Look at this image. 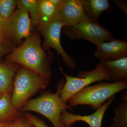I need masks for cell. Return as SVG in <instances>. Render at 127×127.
I'll return each mask as SVG.
<instances>
[{
  "label": "cell",
  "instance_id": "obj_1",
  "mask_svg": "<svg viewBox=\"0 0 127 127\" xmlns=\"http://www.w3.org/2000/svg\"><path fill=\"white\" fill-rule=\"evenodd\" d=\"M34 30L23 43L6 55L5 61L17 64L44 77L51 78L52 53L47 55L42 47L40 35Z\"/></svg>",
  "mask_w": 127,
  "mask_h": 127
},
{
  "label": "cell",
  "instance_id": "obj_2",
  "mask_svg": "<svg viewBox=\"0 0 127 127\" xmlns=\"http://www.w3.org/2000/svg\"><path fill=\"white\" fill-rule=\"evenodd\" d=\"M50 79L21 66L13 80L11 96L12 106L21 112V109L30 98L40 90L48 86Z\"/></svg>",
  "mask_w": 127,
  "mask_h": 127
},
{
  "label": "cell",
  "instance_id": "obj_3",
  "mask_svg": "<svg viewBox=\"0 0 127 127\" xmlns=\"http://www.w3.org/2000/svg\"><path fill=\"white\" fill-rule=\"evenodd\" d=\"M65 81L62 79L58 84L55 93L46 92L34 99L27 101L21 109L25 112L33 111L45 116L54 127H64L61 122L62 112L64 109H70L71 107L65 104L61 97V91Z\"/></svg>",
  "mask_w": 127,
  "mask_h": 127
},
{
  "label": "cell",
  "instance_id": "obj_4",
  "mask_svg": "<svg viewBox=\"0 0 127 127\" xmlns=\"http://www.w3.org/2000/svg\"><path fill=\"white\" fill-rule=\"evenodd\" d=\"M127 88V81L104 82L87 86L73 95L68 100L69 106L90 105L96 111L106 100Z\"/></svg>",
  "mask_w": 127,
  "mask_h": 127
},
{
  "label": "cell",
  "instance_id": "obj_5",
  "mask_svg": "<svg viewBox=\"0 0 127 127\" xmlns=\"http://www.w3.org/2000/svg\"><path fill=\"white\" fill-rule=\"evenodd\" d=\"M60 69L66 79L61 91V97L66 104L75 94L92 83L104 80L110 81L109 73L102 62H100L93 70L80 72L78 77L69 76L64 73L61 67H60Z\"/></svg>",
  "mask_w": 127,
  "mask_h": 127
},
{
  "label": "cell",
  "instance_id": "obj_6",
  "mask_svg": "<svg viewBox=\"0 0 127 127\" xmlns=\"http://www.w3.org/2000/svg\"><path fill=\"white\" fill-rule=\"evenodd\" d=\"M63 29V33L71 40L84 39L95 45L114 39L111 32L88 18L72 26H64Z\"/></svg>",
  "mask_w": 127,
  "mask_h": 127
},
{
  "label": "cell",
  "instance_id": "obj_7",
  "mask_svg": "<svg viewBox=\"0 0 127 127\" xmlns=\"http://www.w3.org/2000/svg\"><path fill=\"white\" fill-rule=\"evenodd\" d=\"M64 26L63 23L55 17L47 25L38 27L36 30L44 38V41L42 45L43 50L50 52V48H53L58 54L61 56L66 65L71 69H74L76 66L77 64L65 51L61 42V32Z\"/></svg>",
  "mask_w": 127,
  "mask_h": 127
},
{
  "label": "cell",
  "instance_id": "obj_8",
  "mask_svg": "<svg viewBox=\"0 0 127 127\" xmlns=\"http://www.w3.org/2000/svg\"><path fill=\"white\" fill-rule=\"evenodd\" d=\"M1 32L9 42L19 45L31 32V23L27 12L17 9L9 18L4 20Z\"/></svg>",
  "mask_w": 127,
  "mask_h": 127
},
{
  "label": "cell",
  "instance_id": "obj_9",
  "mask_svg": "<svg viewBox=\"0 0 127 127\" xmlns=\"http://www.w3.org/2000/svg\"><path fill=\"white\" fill-rule=\"evenodd\" d=\"M115 99L113 96L104 102L101 107L94 113L88 116H81L70 113L66 109L62 112L61 120L64 127H71L74 123L79 121L85 122L91 127H101L102 122L104 114L108 108Z\"/></svg>",
  "mask_w": 127,
  "mask_h": 127
},
{
  "label": "cell",
  "instance_id": "obj_10",
  "mask_svg": "<svg viewBox=\"0 0 127 127\" xmlns=\"http://www.w3.org/2000/svg\"><path fill=\"white\" fill-rule=\"evenodd\" d=\"M56 17L66 26H72L88 18L84 14L81 0H63L57 9Z\"/></svg>",
  "mask_w": 127,
  "mask_h": 127
},
{
  "label": "cell",
  "instance_id": "obj_11",
  "mask_svg": "<svg viewBox=\"0 0 127 127\" xmlns=\"http://www.w3.org/2000/svg\"><path fill=\"white\" fill-rule=\"evenodd\" d=\"M96 46L97 49L94 56L100 62L111 61L127 57V42L124 40L114 39Z\"/></svg>",
  "mask_w": 127,
  "mask_h": 127
},
{
  "label": "cell",
  "instance_id": "obj_12",
  "mask_svg": "<svg viewBox=\"0 0 127 127\" xmlns=\"http://www.w3.org/2000/svg\"><path fill=\"white\" fill-rule=\"evenodd\" d=\"M84 14L87 18L96 23L103 12L111 13L113 9L108 0H81Z\"/></svg>",
  "mask_w": 127,
  "mask_h": 127
},
{
  "label": "cell",
  "instance_id": "obj_13",
  "mask_svg": "<svg viewBox=\"0 0 127 127\" xmlns=\"http://www.w3.org/2000/svg\"><path fill=\"white\" fill-rule=\"evenodd\" d=\"M21 66L17 64L0 62V92L3 94H12L14 78Z\"/></svg>",
  "mask_w": 127,
  "mask_h": 127
},
{
  "label": "cell",
  "instance_id": "obj_14",
  "mask_svg": "<svg viewBox=\"0 0 127 127\" xmlns=\"http://www.w3.org/2000/svg\"><path fill=\"white\" fill-rule=\"evenodd\" d=\"M103 63L112 82L127 81V57Z\"/></svg>",
  "mask_w": 127,
  "mask_h": 127
},
{
  "label": "cell",
  "instance_id": "obj_15",
  "mask_svg": "<svg viewBox=\"0 0 127 127\" xmlns=\"http://www.w3.org/2000/svg\"><path fill=\"white\" fill-rule=\"evenodd\" d=\"M11 96V93H5L0 98V122H10L23 116L22 112L17 111L12 106Z\"/></svg>",
  "mask_w": 127,
  "mask_h": 127
},
{
  "label": "cell",
  "instance_id": "obj_16",
  "mask_svg": "<svg viewBox=\"0 0 127 127\" xmlns=\"http://www.w3.org/2000/svg\"><path fill=\"white\" fill-rule=\"evenodd\" d=\"M17 9L26 12L30 16L31 31L39 26V0H17Z\"/></svg>",
  "mask_w": 127,
  "mask_h": 127
},
{
  "label": "cell",
  "instance_id": "obj_17",
  "mask_svg": "<svg viewBox=\"0 0 127 127\" xmlns=\"http://www.w3.org/2000/svg\"><path fill=\"white\" fill-rule=\"evenodd\" d=\"M57 9L50 0H39L38 27L51 22L56 17Z\"/></svg>",
  "mask_w": 127,
  "mask_h": 127
},
{
  "label": "cell",
  "instance_id": "obj_18",
  "mask_svg": "<svg viewBox=\"0 0 127 127\" xmlns=\"http://www.w3.org/2000/svg\"><path fill=\"white\" fill-rule=\"evenodd\" d=\"M113 123L118 125L127 127V102L120 103L114 109Z\"/></svg>",
  "mask_w": 127,
  "mask_h": 127
},
{
  "label": "cell",
  "instance_id": "obj_19",
  "mask_svg": "<svg viewBox=\"0 0 127 127\" xmlns=\"http://www.w3.org/2000/svg\"><path fill=\"white\" fill-rule=\"evenodd\" d=\"M17 0H0V15L4 20L9 18L16 10Z\"/></svg>",
  "mask_w": 127,
  "mask_h": 127
},
{
  "label": "cell",
  "instance_id": "obj_20",
  "mask_svg": "<svg viewBox=\"0 0 127 127\" xmlns=\"http://www.w3.org/2000/svg\"><path fill=\"white\" fill-rule=\"evenodd\" d=\"M6 127H36L28 120L23 113V116L11 122Z\"/></svg>",
  "mask_w": 127,
  "mask_h": 127
},
{
  "label": "cell",
  "instance_id": "obj_21",
  "mask_svg": "<svg viewBox=\"0 0 127 127\" xmlns=\"http://www.w3.org/2000/svg\"><path fill=\"white\" fill-rule=\"evenodd\" d=\"M26 118L36 127H48L42 119L28 112H24Z\"/></svg>",
  "mask_w": 127,
  "mask_h": 127
},
{
  "label": "cell",
  "instance_id": "obj_22",
  "mask_svg": "<svg viewBox=\"0 0 127 127\" xmlns=\"http://www.w3.org/2000/svg\"><path fill=\"white\" fill-rule=\"evenodd\" d=\"M15 47V45L12 43H6L0 46V57L9 54Z\"/></svg>",
  "mask_w": 127,
  "mask_h": 127
},
{
  "label": "cell",
  "instance_id": "obj_23",
  "mask_svg": "<svg viewBox=\"0 0 127 127\" xmlns=\"http://www.w3.org/2000/svg\"><path fill=\"white\" fill-rule=\"evenodd\" d=\"M113 2L119 9L122 11L127 15V0H113Z\"/></svg>",
  "mask_w": 127,
  "mask_h": 127
},
{
  "label": "cell",
  "instance_id": "obj_24",
  "mask_svg": "<svg viewBox=\"0 0 127 127\" xmlns=\"http://www.w3.org/2000/svg\"><path fill=\"white\" fill-rule=\"evenodd\" d=\"M9 43H11V42L8 41L6 38L3 35L2 33L0 32V46Z\"/></svg>",
  "mask_w": 127,
  "mask_h": 127
},
{
  "label": "cell",
  "instance_id": "obj_25",
  "mask_svg": "<svg viewBox=\"0 0 127 127\" xmlns=\"http://www.w3.org/2000/svg\"><path fill=\"white\" fill-rule=\"evenodd\" d=\"M50 1L57 7H58L61 5L63 0H50Z\"/></svg>",
  "mask_w": 127,
  "mask_h": 127
},
{
  "label": "cell",
  "instance_id": "obj_26",
  "mask_svg": "<svg viewBox=\"0 0 127 127\" xmlns=\"http://www.w3.org/2000/svg\"><path fill=\"white\" fill-rule=\"evenodd\" d=\"M11 122H0V127H6Z\"/></svg>",
  "mask_w": 127,
  "mask_h": 127
},
{
  "label": "cell",
  "instance_id": "obj_27",
  "mask_svg": "<svg viewBox=\"0 0 127 127\" xmlns=\"http://www.w3.org/2000/svg\"><path fill=\"white\" fill-rule=\"evenodd\" d=\"M127 93H125L123 94L122 98L123 102H127Z\"/></svg>",
  "mask_w": 127,
  "mask_h": 127
},
{
  "label": "cell",
  "instance_id": "obj_28",
  "mask_svg": "<svg viewBox=\"0 0 127 127\" xmlns=\"http://www.w3.org/2000/svg\"><path fill=\"white\" fill-rule=\"evenodd\" d=\"M109 127H124V126H121V125H118V124H116L114 123H112L110 125H109Z\"/></svg>",
  "mask_w": 127,
  "mask_h": 127
},
{
  "label": "cell",
  "instance_id": "obj_29",
  "mask_svg": "<svg viewBox=\"0 0 127 127\" xmlns=\"http://www.w3.org/2000/svg\"><path fill=\"white\" fill-rule=\"evenodd\" d=\"M4 20L1 17V16L0 15V31L1 29V27L4 22Z\"/></svg>",
  "mask_w": 127,
  "mask_h": 127
},
{
  "label": "cell",
  "instance_id": "obj_30",
  "mask_svg": "<svg viewBox=\"0 0 127 127\" xmlns=\"http://www.w3.org/2000/svg\"><path fill=\"white\" fill-rule=\"evenodd\" d=\"M3 93H2L1 92H0V98L2 96V95H3Z\"/></svg>",
  "mask_w": 127,
  "mask_h": 127
}]
</instances>
